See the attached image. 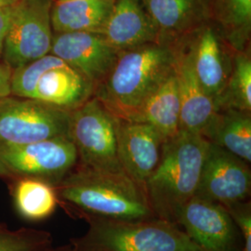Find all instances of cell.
<instances>
[{
  "label": "cell",
  "mask_w": 251,
  "mask_h": 251,
  "mask_svg": "<svg viewBox=\"0 0 251 251\" xmlns=\"http://www.w3.org/2000/svg\"><path fill=\"white\" fill-rule=\"evenodd\" d=\"M175 50L160 43H149L120 50L106 78L94 96L115 117L129 120L174 71Z\"/></svg>",
  "instance_id": "1"
},
{
  "label": "cell",
  "mask_w": 251,
  "mask_h": 251,
  "mask_svg": "<svg viewBox=\"0 0 251 251\" xmlns=\"http://www.w3.org/2000/svg\"><path fill=\"white\" fill-rule=\"evenodd\" d=\"M55 189L58 198L89 218L122 221L156 218L145 189L125 172L94 171L76 165Z\"/></svg>",
  "instance_id": "2"
},
{
  "label": "cell",
  "mask_w": 251,
  "mask_h": 251,
  "mask_svg": "<svg viewBox=\"0 0 251 251\" xmlns=\"http://www.w3.org/2000/svg\"><path fill=\"white\" fill-rule=\"evenodd\" d=\"M208 144L202 135L185 131L164 142L144 186L156 218L178 225L183 207L196 196Z\"/></svg>",
  "instance_id": "3"
},
{
  "label": "cell",
  "mask_w": 251,
  "mask_h": 251,
  "mask_svg": "<svg viewBox=\"0 0 251 251\" xmlns=\"http://www.w3.org/2000/svg\"><path fill=\"white\" fill-rule=\"evenodd\" d=\"M76 251H204L179 225L159 218L122 221L89 218Z\"/></svg>",
  "instance_id": "4"
},
{
  "label": "cell",
  "mask_w": 251,
  "mask_h": 251,
  "mask_svg": "<svg viewBox=\"0 0 251 251\" xmlns=\"http://www.w3.org/2000/svg\"><path fill=\"white\" fill-rule=\"evenodd\" d=\"M94 91L87 77L50 53L11 73L10 95L37 100L68 112L91 99Z\"/></svg>",
  "instance_id": "5"
},
{
  "label": "cell",
  "mask_w": 251,
  "mask_h": 251,
  "mask_svg": "<svg viewBox=\"0 0 251 251\" xmlns=\"http://www.w3.org/2000/svg\"><path fill=\"white\" fill-rule=\"evenodd\" d=\"M117 117L95 97L70 112L68 137L77 152V166L124 172L117 156Z\"/></svg>",
  "instance_id": "6"
},
{
  "label": "cell",
  "mask_w": 251,
  "mask_h": 251,
  "mask_svg": "<svg viewBox=\"0 0 251 251\" xmlns=\"http://www.w3.org/2000/svg\"><path fill=\"white\" fill-rule=\"evenodd\" d=\"M77 152L68 137L21 145L0 144V175L42 179L56 186L77 165Z\"/></svg>",
  "instance_id": "7"
},
{
  "label": "cell",
  "mask_w": 251,
  "mask_h": 251,
  "mask_svg": "<svg viewBox=\"0 0 251 251\" xmlns=\"http://www.w3.org/2000/svg\"><path fill=\"white\" fill-rule=\"evenodd\" d=\"M69 121L68 111L9 95L0 99V144L21 145L68 137Z\"/></svg>",
  "instance_id": "8"
},
{
  "label": "cell",
  "mask_w": 251,
  "mask_h": 251,
  "mask_svg": "<svg viewBox=\"0 0 251 251\" xmlns=\"http://www.w3.org/2000/svg\"><path fill=\"white\" fill-rule=\"evenodd\" d=\"M54 0H18L6 36L2 62L11 70L50 53Z\"/></svg>",
  "instance_id": "9"
},
{
  "label": "cell",
  "mask_w": 251,
  "mask_h": 251,
  "mask_svg": "<svg viewBox=\"0 0 251 251\" xmlns=\"http://www.w3.org/2000/svg\"><path fill=\"white\" fill-rule=\"evenodd\" d=\"M177 46L188 52L198 80L215 103L231 74L236 51L214 21L192 32Z\"/></svg>",
  "instance_id": "10"
},
{
  "label": "cell",
  "mask_w": 251,
  "mask_h": 251,
  "mask_svg": "<svg viewBox=\"0 0 251 251\" xmlns=\"http://www.w3.org/2000/svg\"><path fill=\"white\" fill-rule=\"evenodd\" d=\"M250 163L209 143L196 198L224 206L246 201L251 196Z\"/></svg>",
  "instance_id": "11"
},
{
  "label": "cell",
  "mask_w": 251,
  "mask_h": 251,
  "mask_svg": "<svg viewBox=\"0 0 251 251\" xmlns=\"http://www.w3.org/2000/svg\"><path fill=\"white\" fill-rule=\"evenodd\" d=\"M178 225L204 251H243V238L223 205L193 198L183 207Z\"/></svg>",
  "instance_id": "12"
},
{
  "label": "cell",
  "mask_w": 251,
  "mask_h": 251,
  "mask_svg": "<svg viewBox=\"0 0 251 251\" xmlns=\"http://www.w3.org/2000/svg\"><path fill=\"white\" fill-rule=\"evenodd\" d=\"M119 51L99 33L68 32L54 33L50 53L80 72L96 89L112 70Z\"/></svg>",
  "instance_id": "13"
},
{
  "label": "cell",
  "mask_w": 251,
  "mask_h": 251,
  "mask_svg": "<svg viewBox=\"0 0 251 251\" xmlns=\"http://www.w3.org/2000/svg\"><path fill=\"white\" fill-rule=\"evenodd\" d=\"M117 142L122 170L144 188L160 159L164 139L152 126L117 118Z\"/></svg>",
  "instance_id": "14"
},
{
  "label": "cell",
  "mask_w": 251,
  "mask_h": 251,
  "mask_svg": "<svg viewBox=\"0 0 251 251\" xmlns=\"http://www.w3.org/2000/svg\"><path fill=\"white\" fill-rule=\"evenodd\" d=\"M163 45L174 48L183 38L213 21L211 0H142Z\"/></svg>",
  "instance_id": "15"
},
{
  "label": "cell",
  "mask_w": 251,
  "mask_h": 251,
  "mask_svg": "<svg viewBox=\"0 0 251 251\" xmlns=\"http://www.w3.org/2000/svg\"><path fill=\"white\" fill-rule=\"evenodd\" d=\"M173 49L180 100L179 131L202 135L216 112L214 101L198 80L186 50L181 46Z\"/></svg>",
  "instance_id": "16"
},
{
  "label": "cell",
  "mask_w": 251,
  "mask_h": 251,
  "mask_svg": "<svg viewBox=\"0 0 251 251\" xmlns=\"http://www.w3.org/2000/svg\"><path fill=\"white\" fill-rule=\"evenodd\" d=\"M101 35L117 50L158 43L156 29L142 0H115Z\"/></svg>",
  "instance_id": "17"
},
{
  "label": "cell",
  "mask_w": 251,
  "mask_h": 251,
  "mask_svg": "<svg viewBox=\"0 0 251 251\" xmlns=\"http://www.w3.org/2000/svg\"><path fill=\"white\" fill-rule=\"evenodd\" d=\"M179 87L174 66V71L127 121L152 126L167 141L179 132Z\"/></svg>",
  "instance_id": "18"
},
{
  "label": "cell",
  "mask_w": 251,
  "mask_h": 251,
  "mask_svg": "<svg viewBox=\"0 0 251 251\" xmlns=\"http://www.w3.org/2000/svg\"><path fill=\"white\" fill-rule=\"evenodd\" d=\"M115 0H54L53 33L92 32L101 34Z\"/></svg>",
  "instance_id": "19"
},
{
  "label": "cell",
  "mask_w": 251,
  "mask_h": 251,
  "mask_svg": "<svg viewBox=\"0 0 251 251\" xmlns=\"http://www.w3.org/2000/svg\"><path fill=\"white\" fill-rule=\"evenodd\" d=\"M202 136L209 143L251 162V112L217 110Z\"/></svg>",
  "instance_id": "20"
},
{
  "label": "cell",
  "mask_w": 251,
  "mask_h": 251,
  "mask_svg": "<svg viewBox=\"0 0 251 251\" xmlns=\"http://www.w3.org/2000/svg\"><path fill=\"white\" fill-rule=\"evenodd\" d=\"M213 21L235 51L251 49V0H211Z\"/></svg>",
  "instance_id": "21"
},
{
  "label": "cell",
  "mask_w": 251,
  "mask_h": 251,
  "mask_svg": "<svg viewBox=\"0 0 251 251\" xmlns=\"http://www.w3.org/2000/svg\"><path fill=\"white\" fill-rule=\"evenodd\" d=\"M19 214L29 221H41L53 213L58 204L55 186L42 179L21 178L12 189Z\"/></svg>",
  "instance_id": "22"
},
{
  "label": "cell",
  "mask_w": 251,
  "mask_h": 251,
  "mask_svg": "<svg viewBox=\"0 0 251 251\" xmlns=\"http://www.w3.org/2000/svg\"><path fill=\"white\" fill-rule=\"evenodd\" d=\"M214 104L216 111L235 109L251 112V49L234 54L232 71Z\"/></svg>",
  "instance_id": "23"
},
{
  "label": "cell",
  "mask_w": 251,
  "mask_h": 251,
  "mask_svg": "<svg viewBox=\"0 0 251 251\" xmlns=\"http://www.w3.org/2000/svg\"><path fill=\"white\" fill-rule=\"evenodd\" d=\"M47 238L44 233L26 229L9 231L0 225V251H38Z\"/></svg>",
  "instance_id": "24"
},
{
  "label": "cell",
  "mask_w": 251,
  "mask_h": 251,
  "mask_svg": "<svg viewBox=\"0 0 251 251\" xmlns=\"http://www.w3.org/2000/svg\"><path fill=\"white\" fill-rule=\"evenodd\" d=\"M243 238V251H251V202L241 201L225 206Z\"/></svg>",
  "instance_id": "25"
},
{
  "label": "cell",
  "mask_w": 251,
  "mask_h": 251,
  "mask_svg": "<svg viewBox=\"0 0 251 251\" xmlns=\"http://www.w3.org/2000/svg\"><path fill=\"white\" fill-rule=\"evenodd\" d=\"M13 7L14 6L0 8V59H2L4 43L11 22Z\"/></svg>",
  "instance_id": "26"
},
{
  "label": "cell",
  "mask_w": 251,
  "mask_h": 251,
  "mask_svg": "<svg viewBox=\"0 0 251 251\" xmlns=\"http://www.w3.org/2000/svg\"><path fill=\"white\" fill-rule=\"evenodd\" d=\"M12 70L6 63L0 62V99L10 95V78Z\"/></svg>",
  "instance_id": "27"
},
{
  "label": "cell",
  "mask_w": 251,
  "mask_h": 251,
  "mask_svg": "<svg viewBox=\"0 0 251 251\" xmlns=\"http://www.w3.org/2000/svg\"><path fill=\"white\" fill-rule=\"evenodd\" d=\"M17 2L18 0H0V8L14 6Z\"/></svg>",
  "instance_id": "28"
}]
</instances>
